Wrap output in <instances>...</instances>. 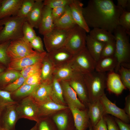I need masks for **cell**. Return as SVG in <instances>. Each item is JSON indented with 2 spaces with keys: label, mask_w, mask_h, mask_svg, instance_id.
Returning <instances> with one entry per match:
<instances>
[{
  "label": "cell",
  "mask_w": 130,
  "mask_h": 130,
  "mask_svg": "<svg viewBox=\"0 0 130 130\" xmlns=\"http://www.w3.org/2000/svg\"><path fill=\"white\" fill-rule=\"evenodd\" d=\"M124 10L111 0H90L83 7V13L89 28H102L113 33Z\"/></svg>",
  "instance_id": "obj_1"
},
{
  "label": "cell",
  "mask_w": 130,
  "mask_h": 130,
  "mask_svg": "<svg viewBox=\"0 0 130 130\" xmlns=\"http://www.w3.org/2000/svg\"><path fill=\"white\" fill-rule=\"evenodd\" d=\"M113 33L116 43L114 56L117 62L115 70V72L117 73L121 65L130 63V44L129 35L120 26H117Z\"/></svg>",
  "instance_id": "obj_2"
},
{
  "label": "cell",
  "mask_w": 130,
  "mask_h": 130,
  "mask_svg": "<svg viewBox=\"0 0 130 130\" xmlns=\"http://www.w3.org/2000/svg\"><path fill=\"white\" fill-rule=\"evenodd\" d=\"M26 21V18L17 16L0 20V27L4 26L0 31V43L23 37L22 27L23 23Z\"/></svg>",
  "instance_id": "obj_3"
},
{
  "label": "cell",
  "mask_w": 130,
  "mask_h": 130,
  "mask_svg": "<svg viewBox=\"0 0 130 130\" xmlns=\"http://www.w3.org/2000/svg\"><path fill=\"white\" fill-rule=\"evenodd\" d=\"M87 89L90 102L99 99L104 94L106 86V72L95 71L90 73L83 74Z\"/></svg>",
  "instance_id": "obj_4"
},
{
  "label": "cell",
  "mask_w": 130,
  "mask_h": 130,
  "mask_svg": "<svg viewBox=\"0 0 130 130\" xmlns=\"http://www.w3.org/2000/svg\"><path fill=\"white\" fill-rule=\"evenodd\" d=\"M96 63L86 46L82 50L73 55L69 64L74 70L85 74L95 71Z\"/></svg>",
  "instance_id": "obj_5"
},
{
  "label": "cell",
  "mask_w": 130,
  "mask_h": 130,
  "mask_svg": "<svg viewBox=\"0 0 130 130\" xmlns=\"http://www.w3.org/2000/svg\"><path fill=\"white\" fill-rule=\"evenodd\" d=\"M86 33L76 25L71 29L64 46L73 55L76 54L86 46Z\"/></svg>",
  "instance_id": "obj_6"
},
{
  "label": "cell",
  "mask_w": 130,
  "mask_h": 130,
  "mask_svg": "<svg viewBox=\"0 0 130 130\" xmlns=\"http://www.w3.org/2000/svg\"><path fill=\"white\" fill-rule=\"evenodd\" d=\"M71 29L55 27L49 32L43 35L44 43L47 52L64 46Z\"/></svg>",
  "instance_id": "obj_7"
},
{
  "label": "cell",
  "mask_w": 130,
  "mask_h": 130,
  "mask_svg": "<svg viewBox=\"0 0 130 130\" xmlns=\"http://www.w3.org/2000/svg\"><path fill=\"white\" fill-rule=\"evenodd\" d=\"M16 106L20 119L38 122L39 117L38 106L31 95L18 102Z\"/></svg>",
  "instance_id": "obj_8"
},
{
  "label": "cell",
  "mask_w": 130,
  "mask_h": 130,
  "mask_svg": "<svg viewBox=\"0 0 130 130\" xmlns=\"http://www.w3.org/2000/svg\"><path fill=\"white\" fill-rule=\"evenodd\" d=\"M37 52L32 48L30 42L23 37L11 41L7 51L10 59L22 58Z\"/></svg>",
  "instance_id": "obj_9"
},
{
  "label": "cell",
  "mask_w": 130,
  "mask_h": 130,
  "mask_svg": "<svg viewBox=\"0 0 130 130\" xmlns=\"http://www.w3.org/2000/svg\"><path fill=\"white\" fill-rule=\"evenodd\" d=\"M67 81L79 99L88 105L90 102L83 74L74 70L72 76Z\"/></svg>",
  "instance_id": "obj_10"
},
{
  "label": "cell",
  "mask_w": 130,
  "mask_h": 130,
  "mask_svg": "<svg viewBox=\"0 0 130 130\" xmlns=\"http://www.w3.org/2000/svg\"><path fill=\"white\" fill-rule=\"evenodd\" d=\"M47 53L46 51L41 53L37 52L22 58L10 59L7 68L20 71L29 66L42 62Z\"/></svg>",
  "instance_id": "obj_11"
},
{
  "label": "cell",
  "mask_w": 130,
  "mask_h": 130,
  "mask_svg": "<svg viewBox=\"0 0 130 130\" xmlns=\"http://www.w3.org/2000/svg\"><path fill=\"white\" fill-rule=\"evenodd\" d=\"M16 104L8 106L3 110L0 118V126L9 130H15L16 124L20 119Z\"/></svg>",
  "instance_id": "obj_12"
},
{
  "label": "cell",
  "mask_w": 130,
  "mask_h": 130,
  "mask_svg": "<svg viewBox=\"0 0 130 130\" xmlns=\"http://www.w3.org/2000/svg\"><path fill=\"white\" fill-rule=\"evenodd\" d=\"M99 99L104 107L106 115L110 114L124 122L129 124L130 117L126 113L124 109L119 107L111 101L105 93Z\"/></svg>",
  "instance_id": "obj_13"
},
{
  "label": "cell",
  "mask_w": 130,
  "mask_h": 130,
  "mask_svg": "<svg viewBox=\"0 0 130 130\" xmlns=\"http://www.w3.org/2000/svg\"><path fill=\"white\" fill-rule=\"evenodd\" d=\"M47 55L55 68L69 63L74 55L64 46L47 52Z\"/></svg>",
  "instance_id": "obj_14"
},
{
  "label": "cell",
  "mask_w": 130,
  "mask_h": 130,
  "mask_svg": "<svg viewBox=\"0 0 130 130\" xmlns=\"http://www.w3.org/2000/svg\"><path fill=\"white\" fill-rule=\"evenodd\" d=\"M83 6L81 1L78 0H73L69 5L72 17L75 23L89 33L91 30L83 16Z\"/></svg>",
  "instance_id": "obj_15"
},
{
  "label": "cell",
  "mask_w": 130,
  "mask_h": 130,
  "mask_svg": "<svg viewBox=\"0 0 130 130\" xmlns=\"http://www.w3.org/2000/svg\"><path fill=\"white\" fill-rule=\"evenodd\" d=\"M36 102L38 107L39 118L47 117L52 114L69 108L65 105L55 103L50 98L43 101Z\"/></svg>",
  "instance_id": "obj_16"
},
{
  "label": "cell",
  "mask_w": 130,
  "mask_h": 130,
  "mask_svg": "<svg viewBox=\"0 0 130 130\" xmlns=\"http://www.w3.org/2000/svg\"><path fill=\"white\" fill-rule=\"evenodd\" d=\"M60 82L63 90L64 99L65 100L69 107L85 110V105L79 100L76 93L68 82L61 81Z\"/></svg>",
  "instance_id": "obj_17"
},
{
  "label": "cell",
  "mask_w": 130,
  "mask_h": 130,
  "mask_svg": "<svg viewBox=\"0 0 130 130\" xmlns=\"http://www.w3.org/2000/svg\"><path fill=\"white\" fill-rule=\"evenodd\" d=\"M23 0H2L0 6V20L17 15Z\"/></svg>",
  "instance_id": "obj_18"
},
{
  "label": "cell",
  "mask_w": 130,
  "mask_h": 130,
  "mask_svg": "<svg viewBox=\"0 0 130 130\" xmlns=\"http://www.w3.org/2000/svg\"><path fill=\"white\" fill-rule=\"evenodd\" d=\"M73 116L74 124L77 130H85L89 127L90 123L88 111L77 108L69 107Z\"/></svg>",
  "instance_id": "obj_19"
},
{
  "label": "cell",
  "mask_w": 130,
  "mask_h": 130,
  "mask_svg": "<svg viewBox=\"0 0 130 130\" xmlns=\"http://www.w3.org/2000/svg\"><path fill=\"white\" fill-rule=\"evenodd\" d=\"M88 114L91 124L92 127L96 125L104 116L106 115L104 107L99 99L88 104Z\"/></svg>",
  "instance_id": "obj_20"
},
{
  "label": "cell",
  "mask_w": 130,
  "mask_h": 130,
  "mask_svg": "<svg viewBox=\"0 0 130 130\" xmlns=\"http://www.w3.org/2000/svg\"><path fill=\"white\" fill-rule=\"evenodd\" d=\"M106 86L110 92L117 95L120 94L126 89L119 74L114 71L109 72L107 75Z\"/></svg>",
  "instance_id": "obj_21"
},
{
  "label": "cell",
  "mask_w": 130,
  "mask_h": 130,
  "mask_svg": "<svg viewBox=\"0 0 130 130\" xmlns=\"http://www.w3.org/2000/svg\"><path fill=\"white\" fill-rule=\"evenodd\" d=\"M52 9L44 6L42 17L38 27L39 32L43 36L50 32L54 27L51 12Z\"/></svg>",
  "instance_id": "obj_22"
},
{
  "label": "cell",
  "mask_w": 130,
  "mask_h": 130,
  "mask_svg": "<svg viewBox=\"0 0 130 130\" xmlns=\"http://www.w3.org/2000/svg\"><path fill=\"white\" fill-rule=\"evenodd\" d=\"M42 0H35L33 7L27 15V21L34 28L38 29L44 6Z\"/></svg>",
  "instance_id": "obj_23"
},
{
  "label": "cell",
  "mask_w": 130,
  "mask_h": 130,
  "mask_svg": "<svg viewBox=\"0 0 130 130\" xmlns=\"http://www.w3.org/2000/svg\"><path fill=\"white\" fill-rule=\"evenodd\" d=\"M52 90L51 82H41L31 95L36 102H40L50 98Z\"/></svg>",
  "instance_id": "obj_24"
},
{
  "label": "cell",
  "mask_w": 130,
  "mask_h": 130,
  "mask_svg": "<svg viewBox=\"0 0 130 130\" xmlns=\"http://www.w3.org/2000/svg\"><path fill=\"white\" fill-rule=\"evenodd\" d=\"M105 43L99 42L87 35L86 47L89 53L97 62L99 59L103 48Z\"/></svg>",
  "instance_id": "obj_25"
},
{
  "label": "cell",
  "mask_w": 130,
  "mask_h": 130,
  "mask_svg": "<svg viewBox=\"0 0 130 130\" xmlns=\"http://www.w3.org/2000/svg\"><path fill=\"white\" fill-rule=\"evenodd\" d=\"M54 24L55 27L65 29L72 28L76 25L72 17L69 6H66L64 13L54 21Z\"/></svg>",
  "instance_id": "obj_26"
},
{
  "label": "cell",
  "mask_w": 130,
  "mask_h": 130,
  "mask_svg": "<svg viewBox=\"0 0 130 130\" xmlns=\"http://www.w3.org/2000/svg\"><path fill=\"white\" fill-rule=\"evenodd\" d=\"M55 68L47 53L42 62L40 72L41 83L51 82Z\"/></svg>",
  "instance_id": "obj_27"
},
{
  "label": "cell",
  "mask_w": 130,
  "mask_h": 130,
  "mask_svg": "<svg viewBox=\"0 0 130 130\" xmlns=\"http://www.w3.org/2000/svg\"><path fill=\"white\" fill-rule=\"evenodd\" d=\"M117 63L115 56L100 58L97 62L95 71L101 72L114 71Z\"/></svg>",
  "instance_id": "obj_28"
},
{
  "label": "cell",
  "mask_w": 130,
  "mask_h": 130,
  "mask_svg": "<svg viewBox=\"0 0 130 130\" xmlns=\"http://www.w3.org/2000/svg\"><path fill=\"white\" fill-rule=\"evenodd\" d=\"M89 33V35L91 37L102 43H106L115 40L113 33L104 29L93 28Z\"/></svg>",
  "instance_id": "obj_29"
},
{
  "label": "cell",
  "mask_w": 130,
  "mask_h": 130,
  "mask_svg": "<svg viewBox=\"0 0 130 130\" xmlns=\"http://www.w3.org/2000/svg\"><path fill=\"white\" fill-rule=\"evenodd\" d=\"M21 75L20 71L9 69L7 68L0 73V89L3 90Z\"/></svg>",
  "instance_id": "obj_30"
},
{
  "label": "cell",
  "mask_w": 130,
  "mask_h": 130,
  "mask_svg": "<svg viewBox=\"0 0 130 130\" xmlns=\"http://www.w3.org/2000/svg\"><path fill=\"white\" fill-rule=\"evenodd\" d=\"M51 83L52 90L50 98L55 103L65 105L63 90L60 81L53 77Z\"/></svg>",
  "instance_id": "obj_31"
},
{
  "label": "cell",
  "mask_w": 130,
  "mask_h": 130,
  "mask_svg": "<svg viewBox=\"0 0 130 130\" xmlns=\"http://www.w3.org/2000/svg\"><path fill=\"white\" fill-rule=\"evenodd\" d=\"M74 71L69 63L55 68L53 77L59 81H67L71 77Z\"/></svg>",
  "instance_id": "obj_32"
},
{
  "label": "cell",
  "mask_w": 130,
  "mask_h": 130,
  "mask_svg": "<svg viewBox=\"0 0 130 130\" xmlns=\"http://www.w3.org/2000/svg\"><path fill=\"white\" fill-rule=\"evenodd\" d=\"M37 85L23 84L17 90L11 93L12 97L13 100L18 102L31 95Z\"/></svg>",
  "instance_id": "obj_33"
},
{
  "label": "cell",
  "mask_w": 130,
  "mask_h": 130,
  "mask_svg": "<svg viewBox=\"0 0 130 130\" xmlns=\"http://www.w3.org/2000/svg\"><path fill=\"white\" fill-rule=\"evenodd\" d=\"M53 119L58 130H74L69 123L68 116L66 113L57 114L53 117Z\"/></svg>",
  "instance_id": "obj_34"
},
{
  "label": "cell",
  "mask_w": 130,
  "mask_h": 130,
  "mask_svg": "<svg viewBox=\"0 0 130 130\" xmlns=\"http://www.w3.org/2000/svg\"><path fill=\"white\" fill-rule=\"evenodd\" d=\"M11 93L3 90L0 89V109L3 110L6 107L16 104L17 102L12 98Z\"/></svg>",
  "instance_id": "obj_35"
},
{
  "label": "cell",
  "mask_w": 130,
  "mask_h": 130,
  "mask_svg": "<svg viewBox=\"0 0 130 130\" xmlns=\"http://www.w3.org/2000/svg\"><path fill=\"white\" fill-rule=\"evenodd\" d=\"M35 0H23L17 16L21 18H26L31 10Z\"/></svg>",
  "instance_id": "obj_36"
},
{
  "label": "cell",
  "mask_w": 130,
  "mask_h": 130,
  "mask_svg": "<svg viewBox=\"0 0 130 130\" xmlns=\"http://www.w3.org/2000/svg\"><path fill=\"white\" fill-rule=\"evenodd\" d=\"M119 25L121 26L129 36L130 35V11L124 10L119 19Z\"/></svg>",
  "instance_id": "obj_37"
},
{
  "label": "cell",
  "mask_w": 130,
  "mask_h": 130,
  "mask_svg": "<svg viewBox=\"0 0 130 130\" xmlns=\"http://www.w3.org/2000/svg\"><path fill=\"white\" fill-rule=\"evenodd\" d=\"M42 61L29 66L20 71L21 75L26 79L29 77L41 72Z\"/></svg>",
  "instance_id": "obj_38"
},
{
  "label": "cell",
  "mask_w": 130,
  "mask_h": 130,
  "mask_svg": "<svg viewBox=\"0 0 130 130\" xmlns=\"http://www.w3.org/2000/svg\"><path fill=\"white\" fill-rule=\"evenodd\" d=\"M124 85L127 89L130 90V68L121 65L118 72Z\"/></svg>",
  "instance_id": "obj_39"
},
{
  "label": "cell",
  "mask_w": 130,
  "mask_h": 130,
  "mask_svg": "<svg viewBox=\"0 0 130 130\" xmlns=\"http://www.w3.org/2000/svg\"><path fill=\"white\" fill-rule=\"evenodd\" d=\"M10 41L0 43V63L7 68L10 60L7 55V51Z\"/></svg>",
  "instance_id": "obj_40"
},
{
  "label": "cell",
  "mask_w": 130,
  "mask_h": 130,
  "mask_svg": "<svg viewBox=\"0 0 130 130\" xmlns=\"http://www.w3.org/2000/svg\"><path fill=\"white\" fill-rule=\"evenodd\" d=\"M33 28L27 21L24 23L22 26L23 37L29 42L37 36Z\"/></svg>",
  "instance_id": "obj_41"
},
{
  "label": "cell",
  "mask_w": 130,
  "mask_h": 130,
  "mask_svg": "<svg viewBox=\"0 0 130 130\" xmlns=\"http://www.w3.org/2000/svg\"><path fill=\"white\" fill-rule=\"evenodd\" d=\"M47 117L39 118L37 124V130H58L54 123L49 121Z\"/></svg>",
  "instance_id": "obj_42"
},
{
  "label": "cell",
  "mask_w": 130,
  "mask_h": 130,
  "mask_svg": "<svg viewBox=\"0 0 130 130\" xmlns=\"http://www.w3.org/2000/svg\"><path fill=\"white\" fill-rule=\"evenodd\" d=\"M116 48L115 40L105 43L102 49L100 59L114 56Z\"/></svg>",
  "instance_id": "obj_43"
},
{
  "label": "cell",
  "mask_w": 130,
  "mask_h": 130,
  "mask_svg": "<svg viewBox=\"0 0 130 130\" xmlns=\"http://www.w3.org/2000/svg\"><path fill=\"white\" fill-rule=\"evenodd\" d=\"M73 0H45L43 2L44 6L52 9L69 6Z\"/></svg>",
  "instance_id": "obj_44"
},
{
  "label": "cell",
  "mask_w": 130,
  "mask_h": 130,
  "mask_svg": "<svg viewBox=\"0 0 130 130\" xmlns=\"http://www.w3.org/2000/svg\"><path fill=\"white\" fill-rule=\"evenodd\" d=\"M25 78L21 75L18 78L6 86L3 90L11 93L15 91L23 84Z\"/></svg>",
  "instance_id": "obj_45"
},
{
  "label": "cell",
  "mask_w": 130,
  "mask_h": 130,
  "mask_svg": "<svg viewBox=\"0 0 130 130\" xmlns=\"http://www.w3.org/2000/svg\"><path fill=\"white\" fill-rule=\"evenodd\" d=\"M33 49L37 52L42 53L46 52L44 48L43 45L41 38L37 36L30 42Z\"/></svg>",
  "instance_id": "obj_46"
},
{
  "label": "cell",
  "mask_w": 130,
  "mask_h": 130,
  "mask_svg": "<svg viewBox=\"0 0 130 130\" xmlns=\"http://www.w3.org/2000/svg\"><path fill=\"white\" fill-rule=\"evenodd\" d=\"M40 72L32 75L25 80L24 84L31 85H38L41 83Z\"/></svg>",
  "instance_id": "obj_47"
},
{
  "label": "cell",
  "mask_w": 130,
  "mask_h": 130,
  "mask_svg": "<svg viewBox=\"0 0 130 130\" xmlns=\"http://www.w3.org/2000/svg\"><path fill=\"white\" fill-rule=\"evenodd\" d=\"M105 121L108 130H119L114 119L110 116H104Z\"/></svg>",
  "instance_id": "obj_48"
},
{
  "label": "cell",
  "mask_w": 130,
  "mask_h": 130,
  "mask_svg": "<svg viewBox=\"0 0 130 130\" xmlns=\"http://www.w3.org/2000/svg\"><path fill=\"white\" fill-rule=\"evenodd\" d=\"M66 7H58L52 9L51 14L53 21L62 15L65 11Z\"/></svg>",
  "instance_id": "obj_49"
},
{
  "label": "cell",
  "mask_w": 130,
  "mask_h": 130,
  "mask_svg": "<svg viewBox=\"0 0 130 130\" xmlns=\"http://www.w3.org/2000/svg\"><path fill=\"white\" fill-rule=\"evenodd\" d=\"M92 127L93 130H108L104 117Z\"/></svg>",
  "instance_id": "obj_50"
},
{
  "label": "cell",
  "mask_w": 130,
  "mask_h": 130,
  "mask_svg": "<svg viewBox=\"0 0 130 130\" xmlns=\"http://www.w3.org/2000/svg\"><path fill=\"white\" fill-rule=\"evenodd\" d=\"M117 6L124 10L130 11V0H117Z\"/></svg>",
  "instance_id": "obj_51"
},
{
  "label": "cell",
  "mask_w": 130,
  "mask_h": 130,
  "mask_svg": "<svg viewBox=\"0 0 130 130\" xmlns=\"http://www.w3.org/2000/svg\"><path fill=\"white\" fill-rule=\"evenodd\" d=\"M114 120L119 130H130V126L129 124L116 117L114 118Z\"/></svg>",
  "instance_id": "obj_52"
},
{
  "label": "cell",
  "mask_w": 130,
  "mask_h": 130,
  "mask_svg": "<svg viewBox=\"0 0 130 130\" xmlns=\"http://www.w3.org/2000/svg\"><path fill=\"white\" fill-rule=\"evenodd\" d=\"M126 113L130 117V95H128L125 98V107L124 109Z\"/></svg>",
  "instance_id": "obj_53"
},
{
  "label": "cell",
  "mask_w": 130,
  "mask_h": 130,
  "mask_svg": "<svg viewBox=\"0 0 130 130\" xmlns=\"http://www.w3.org/2000/svg\"><path fill=\"white\" fill-rule=\"evenodd\" d=\"M7 67L0 63V73L5 70Z\"/></svg>",
  "instance_id": "obj_54"
},
{
  "label": "cell",
  "mask_w": 130,
  "mask_h": 130,
  "mask_svg": "<svg viewBox=\"0 0 130 130\" xmlns=\"http://www.w3.org/2000/svg\"><path fill=\"white\" fill-rule=\"evenodd\" d=\"M37 124L36 123L35 125L29 130H37Z\"/></svg>",
  "instance_id": "obj_55"
},
{
  "label": "cell",
  "mask_w": 130,
  "mask_h": 130,
  "mask_svg": "<svg viewBox=\"0 0 130 130\" xmlns=\"http://www.w3.org/2000/svg\"><path fill=\"white\" fill-rule=\"evenodd\" d=\"M89 130H93L92 126L90 123L89 124Z\"/></svg>",
  "instance_id": "obj_56"
},
{
  "label": "cell",
  "mask_w": 130,
  "mask_h": 130,
  "mask_svg": "<svg viewBox=\"0 0 130 130\" xmlns=\"http://www.w3.org/2000/svg\"><path fill=\"white\" fill-rule=\"evenodd\" d=\"M0 130H9L0 126Z\"/></svg>",
  "instance_id": "obj_57"
},
{
  "label": "cell",
  "mask_w": 130,
  "mask_h": 130,
  "mask_svg": "<svg viewBox=\"0 0 130 130\" xmlns=\"http://www.w3.org/2000/svg\"><path fill=\"white\" fill-rule=\"evenodd\" d=\"M3 110L1 109H0V116H1V113H2V111H3Z\"/></svg>",
  "instance_id": "obj_58"
},
{
  "label": "cell",
  "mask_w": 130,
  "mask_h": 130,
  "mask_svg": "<svg viewBox=\"0 0 130 130\" xmlns=\"http://www.w3.org/2000/svg\"><path fill=\"white\" fill-rule=\"evenodd\" d=\"M3 27V26L0 27V31Z\"/></svg>",
  "instance_id": "obj_59"
},
{
  "label": "cell",
  "mask_w": 130,
  "mask_h": 130,
  "mask_svg": "<svg viewBox=\"0 0 130 130\" xmlns=\"http://www.w3.org/2000/svg\"><path fill=\"white\" fill-rule=\"evenodd\" d=\"M2 0H0V6L1 5Z\"/></svg>",
  "instance_id": "obj_60"
},
{
  "label": "cell",
  "mask_w": 130,
  "mask_h": 130,
  "mask_svg": "<svg viewBox=\"0 0 130 130\" xmlns=\"http://www.w3.org/2000/svg\"><path fill=\"white\" fill-rule=\"evenodd\" d=\"M76 130L75 129V130Z\"/></svg>",
  "instance_id": "obj_61"
}]
</instances>
